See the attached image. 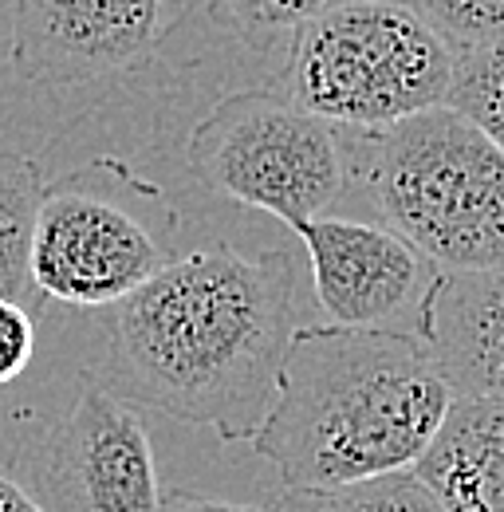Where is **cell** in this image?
Segmentation results:
<instances>
[{
	"instance_id": "obj_1",
	"label": "cell",
	"mask_w": 504,
	"mask_h": 512,
	"mask_svg": "<svg viewBox=\"0 0 504 512\" xmlns=\"http://www.w3.org/2000/svg\"><path fill=\"white\" fill-rule=\"evenodd\" d=\"M284 249L213 245L178 256L111 308V351L95 375L126 402L252 442L264 426L300 308Z\"/></svg>"
},
{
	"instance_id": "obj_2",
	"label": "cell",
	"mask_w": 504,
	"mask_h": 512,
	"mask_svg": "<svg viewBox=\"0 0 504 512\" xmlns=\"http://www.w3.org/2000/svg\"><path fill=\"white\" fill-rule=\"evenodd\" d=\"M453 406L422 335L300 323L252 449L288 489L351 485L422 461Z\"/></svg>"
},
{
	"instance_id": "obj_3",
	"label": "cell",
	"mask_w": 504,
	"mask_h": 512,
	"mask_svg": "<svg viewBox=\"0 0 504 512\" xmlns=\"http://www.w3.org/2000/svg\"><path fill=\"white\" fill-rule=\"evenodd\" d=\"M347 174L371 209L441 272L504 268V150L461 111L343 130Z\"/></svg>"
},
{
	"instance_id": "obj_4",
	"label": "cell",
	"mask_w": 504,
	"mask_h": 512,
	"mask_svg": "<svg viewBox=\"0 0 504 512\" xmlns=\"http://www.w3.org/2000/svg\"><path fill=\"white\" fill-rule=\"evenodd\" d=\"M457 52L410 0H335L288 40L284 91L335 130H386L449 103Z\"/></svg>"
},
{
	"instance_id": "obj_5",
	"label": "cell",
	"mask_w": 504,
	"mask_h": 512,
	"mask_svg": "<svg viewBox=\"0 0 504 512\" xmlns=\"http://www.w3.org/2000/svg\"><path fill=\"white\" fill-rule=\"evenodd\" d=\"M178 229L166 190L123 158L83 162L40 193L28 256L36 296L115 308L178 260Z\"/></svg>"
},
{
	"instance_id": "obj_6",
	"label": "cell",
	"mask_w": 504,
	"mask_h": 512,
	"mask_svg": "<svg viewBox=\"0 0 504 512\" xmlns=\"http://www.w3.org/2000/svg\"><path fill=\"white\" fill-rule=\"evenodd\" d=\"M205 190L264 209L288 229L323 217L347 186L339 130L280 91L225 95L186 142Z\"/></svg>"
},
{
	"instance_id": "obj_7",
	"label": "cell",
	"mask_w": 504,
	"mask_h": 512,
	"mask_svg": "<svg viewBox=\"0 0 504 512\" xmlns=\"http://www.w3.org/2000/svg\"><path fill=\"white\" fill-rule=\"evenodd\" d=\"M189 0H12L8 60L24 83L75 87L142 67Z\"/></svg>"
},
{
	"instance_id": "obj_8",
	"label": "cell",
	"mask_w": 504,
	"mask_h": 512,
	"mask_svg": "<svg viewBox=\"0 0 504 512\" xmlns=\"http://www.w3.org/2000/svg\"><path fill=\"white\" fill-rule=\"evenodd\" d=\"M312 264L315 300L339 327L418 335L441 268L386 225L315 217L296 229Z\"/></svg>"
},
{
	"instance_id": "obj_9",
	"label": "cell",
	"mask_w": 504,
	"mask_h": 512,
	"mask_svg": "<svg viewBox=\"0 0 504 512\" xmlns=\"http://www.w3.org/2000/svg\"><path fill=\"white\" fill-rule=\"evenodd\" d=\"M48 489L52 512H154L162 501L146 422L95 375L79 379L75 406L52 446Z\"/></svg>"
},
{
	"instance_id": "obj_10",
	"label": "cell",
	"mask_w": 504,
	"mask_h": 512,
	"mask_svg": "<svg viewBox=\"0 0 504 512\" xmlns=\"http://www.w3.org/2000/svg\"><path fill=\"white\" fill-rule=\"evenodd\" d=\"M418 335L453 398H504V268L441 272Z\"/></svg>"
},
{
	"instance_id": "obj_11",
	"label": "cell",
	"mask_w": 504,
	"mask_h": 512,
	"mask_svg": "<svg viewBox=\"0 0 504 512\" xmlns=\"http://www.w3.org/2000/svg\"><path fill=\"white\" fill-rule=\"evenodd\" d=\"M414 473L445 512H504V398H453Z\"/></svg>"
},
{
	"instance_id": "obj_12",
	"label": "cell",
	"mask_w": 504,
	"mask_h": 512,
	"mask_svg": "<svg viewBox=\"0 0 504 512\" xmlns=\"http://www.w3.org/2000/svg\"><path fill=\"white\" fill-rule=\"evenodd\" d=\"M44 193L40 162L24 150H0V300H16L24 308H40L32 284V225Z\"/></svg>"
},
{
	"instance_id": "obj_13",
	"label": "cell",
	"mask_w": 504,
	"mask_h": 512,
	"mask_svg": "<svg viewBox=\"0 0 504 512\" xmlns=\"http://www.w3.org/2000/svg\"><path fill=\"white\" fill-rule=\"evenodd\" d=\"M276 512H445L414 469L382 473L351 485L327 489H288Z\"/></svg>"
},
{
	"instance_id": "obj_14",
	"label": "cell",
	"mask_w": 504,
	"mask_h": 512,
	"mask_svg": "<svg viewBox=\"0 0 504 512\" xmlns=\"http://www.w3.org/2000/svg\"><path fill=\"white\" fill-rule=\"evenodd\" d=\"M213 20L229 28L252 52H272L288 44L312 16L335 0H205Z\"/></svg>"
},
{
	"instance_id": "obj_15",
	"label": "cell",
	"mask_w": 504,
	"mask_h": 512,
	"mask_svg": "<svg viewBox=\"0 0 504 512\" xmlns=\"http://www.w3.org/2000/svg\"><path fill=\"white\" fill-rule=\"evenodd\" d=\"M445 107L461 111L473 127H481L504 150V44L457 56Z\"/></svg>"
},
{
	"instance_id": "obj_16",
	"label": "cell",
	"mask_w": 504,
	"mask_h": 512,
	"mask_svg": "<svg viewBox=\"0 0 504 512\" xmlns=\"http://www.w3.org/2000/svg\"><path fill=\"white\" fill-rule=\"evenodd\" d=\"M414 8L457 56L504 44V0H414Z\"/></svg>"
},
{
	"instance_id": "obj_17",
	"label": "cell",
	"mask_w": 504,
	"mask_h": 512,
	"mask_svg": "<svg viewBox=\"0 0 504 512\" xmlns=\"http://www.w3.org/2000/svg\"><path fill=\"white\" fill-rule=\"evenodd\" d=\"M36 355V323L32 308L16 300H0V386L24 375V367Z\"/></svg>"
},
{
	"instance_id": "obj_18",
	"label": "cell",
	"mask_w": 504,
	"mask_h": 512,
	"mask_svg": "<svg viewBox=\"0 0 504 512\" xmlns=\"http://www.w3.org/2000/svg\"><path fill=\"white\" fill-rule=\"evenodd\" d=\"M154 512H276L272 505H256V501H225V497H205V493H170L158 501Z\"/></svg>"
},
{
	"instance_id": "obj_19",
	"label": "cell",
	"mask_w": 504,
	"mask_h": 512,
	"mask_svg": "<svg viewBox=\"0 0 504 512\" xmlns=\"http://www.w3.org/2000/svg\"><path fill=\"white\" fill-rule=\"evenodd\" d=\"M0 512H52L48 501H40L24 481L0 473Z\"/></svg>"
}]
</instances>
